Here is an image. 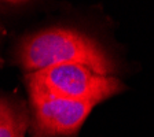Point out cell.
<instances>
[{
  "label": "cell",
  "instance_id": "obj_1",
  "mask_svg": "<svg viewBox=\"0 0 154 137\" xmlns=\"http://www.w3.org/2000/svg\"><path fill=\"white\" fill-rule=\"evenodd\" d=\"M17 61L28 73L61 64H81L100 76H113L117 64L102 44L69 28H48L21 43Z\"/></svg>",
  "mask_w": 154,
  "mask_h": 137
},
{
  "label": "cell",
  "instance_id": "obj_2",
  "mask_svg": "<svg viewBox=\"0 0 154 137\" xmlns=\"http://www.w3.org/2000/svg\"><path fill=\"white\" fill-rule=\"evenodd\" d=\"M26 84L57 97L94 104L125 91L117 77L100 76L81 64H61L28 73Z\"/></svg>",
  "mask_w": 154,
  "mask_h": 137
},
{
  "label": "cell",
  "instance_id": "obj_3",
  "mask_svg": "<svg viewBox=\"0 0 154 137\" xmlns=\"http://www.w3.org/2000/svg\"><path fill=\"white\" fill-rule=\"evenodd\" d=\"M33 117V137H72L77 134L94 103L62 99L28 86Z\"/></svg>",
  "mask_w": 154,
  "mask_h": 137
},
{
  "label": "cell",
  "instance_id": "obj_4",
  "mask_svg": "<svg viewBox=\"0 0 154 137\" xmlns=\"http://www.w3.org/2000/svg\"><path fill=\"white\" fill-rule=\"evenodd\" d=\"M29 122L25 109L0 96V137H26Z\"/></svg>",
  "mask_w": 154,
  "mask_h": 137
}]
</instances>
